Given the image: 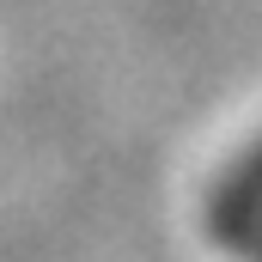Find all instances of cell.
<instances>
[{"instance_id": "cell-1", "label": "cell", "mask_w": 262, "mask_h": 262, "mask_svg": "<svg viewBox=\"0 0 262 262\" xmlns=\"http://www.w3.org/2000/svg\"><path fill=\"white\" fill-rule=\"evenodd\" d=\"M207 232H220L226 244H244L262 232V140L232 165V177L207 201Z\"/></svg>"}]
</instances>
